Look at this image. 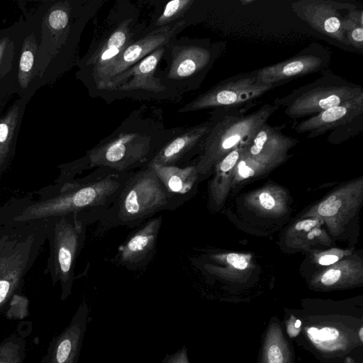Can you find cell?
<instances>
[{
    "label": "cell",
    "instance_id": "16",
    "mask_svg": "<svg viewBox=\"0 0 363 363\" xmlns=\"http://www.w3.org/2000/svg\"><path fill=\"white\" fill-rule=\"evenodd\" d=\"M363 96L330 108L295 124L297 133H308V138L320 135L329 130H337L362 119Z\"/></svg>",
    "mask_w": 363,
    "mask_h": 363
},
{
    "label": "cell",
    "instance_id": "25",
    "mask_svg": "<svg viewBox=\"0 0 363 363\" xmlns=\"http://www.w3.org/2000/svg\"><path fill=\"white\" fill-rule=\"evenodd\" d=\"M308 333L309 337L316 343L335 340L339 335L338 331L333 328H324L320 330L311 328L308 330Z\"/></svg>",
    "mask_w": 363,
    "mask_h": 363
},
{
    "label": "cell",
    "instance_id": "14",
    "mask_svg": "<svg viewBox=\"0 0 363 363\" xmlns=\"http://www.w3.org/2000/svg\"><path fill=\"white\" fill-rule=\"evenodd\" d=\"M165 45L160 47L134 65L110 79L100 91H138L168 96L167 91L156 77L157 66L163 57Z\"/></svg>",
    "mask_w": 363,
    "mask_h": 363
},
{
    "label": "cell",
    "instance_id": "8",
    "mask_svg": "<svg viewBox=\"0 0 363 363\" xmlns=\"http://www.w3.org/2000/svg\"><path fill=\"white\" fill-rule=\"evenodd\" d=\"M363 96V88L327 69L315 81L301 86L273 103L284 108L292 119L313 116L330 108Z\"/></svg>",
    "mask_w": 363,
    "mask_h": 363
},
{
    "label": "cell",
    "instance_id": "6",
    "mask_svg": "<svg viewBox=\"0 0 363 363\" xmlns=\"http://www.w3.org/2000/svg\"><path fill=\"white\" fill-rule=\"evenodd\" d=\"M9 226L11 233L0 250V312L20 294L27 273L47 240L45 218Z\"/></svg>",
    "mask_w": 363,
    "mask_h": 363
},
{
    "label": "cell",
    "instance_id": "10",
    "mask_svg": "<svg viewBox=\"0 0 363 363\" xmlns=\"http://www.w3.org/2000/svg\"><path fill=\"white\" fill-rule=\"evenodd\" d=\"M354 4L331 0H299L291 4L296 15L320 34L340 47L350 48L344 28V16Z\"/></svg>",
    "mask_w": 363,
    "mask_h": 363
},
{
    "label": "cell",
    "instance_id": "41",
    "mask_svg": "<svg viewBox=\"0 0 363 363\" xmlns=\"http://www.w3.org/2000/svg\"><path fill=\"white\" fill-rule=\"evenodd\" d=\"M362 331H363V328H360V330H359V337H360L361 341H362V340H363V337H362Z\"/></svg>",
    "mask_w": 363,
    "mask_h": 363
},
{
    "label": "cell",
    "instance_id": "30",
    "mask_svg": "<svg viewBox=\"0 0 363 363\" xmlns=\"http://www.w3.org/2000/svg\"><path fill=\"white\" fill-rule=\"evenodd\" d=\"M226 259L236 269H244L247 266V259L242 255L231 253L227 255Z\"/></svg>",
    "mask_w": 363,
    "mask_h": 363
},
{
    "label": "cell",
    "instance_id": "37",
    "mask_svg": "<svg viewBox=\"0 0 363 363\" xmlns=\"http://www.w3.org/2000/svg\"><path fill=\"white\" fill-rule=\"evenodd\" d=\"M11 226H6L0 231V250L5 245L11 233Z\"/></svg>",
    "mask_w": 363,
    "mask_h": 363
},
{
    "label": "cell",
    "instance_id": "39",
    "mask_svg": "<svg viewBox=\"0 0 363 363\" xmlns=\"http://www.w3.org/2000/svg\"><path fill=\"white\" fill-rule=\"evenodd\" d=\"M9 133L8 126L5 123H0V143H4Z\"/></svg>",
    "mask_w": 363,
    "mask_h": 363
},
{
    "label": "cell",
    "instance_id": "29",
    "mask_svg": "<svg viewBox=\"0 0 363 363\" xmlns=\"http://www.w3.org/2000/svg\"><path fill=\"white\" fill-rule=\"evenodd\" d=\"M161 363H189L187 355V348L183 346L174 353L167 354Z\"/></svg>",
    "mask_w": 363,
    "mask_h": 363
},
{
    "label": "cell",
    "instance_id": "21",
    "mask_svg": "<svg viewBox=\"0 0 363 363\" xmlns=\"http://www.w3.org/2000/svg\"><path fill=\"white\" fill-rule=\"evenodd\" d=\"M194 3V0H173L167 2L155 22L149 28H147V32L149 33L184 20V14Z\"/></svg>",
    "mask_w": 363,
    "mask_h": 363
},
{
    "label": "cell",
    "instance_id": "15",
    "mask_svg": "<svg viewBox=\"0 0 363 363\" xmlns=\"http://www.w3.org/2000/svg\"><path fill=\"white\" fill-rule=\"evenodd\" d=\"M89 322V307L84 300L68 325L51 341L40 363H78Z\"/></svg>",
    "mask_w": 363,
    "mask_h": 363
},
{
    "label": "cell",
    "instance_id": "23",
    "mask_svg": "<svg viewBox=\"0 0 363 363\" xmlns=\"http://www.w3.org/2000/svg\"><path fill=\"white\" fill-rule=\"evenodd\" d=\"M25 336L14 333L0 342V363H23L26 357Z\"/></svg>",
    "mask_w": 363,
    "mask_h": 363
},
{
    "label": "cell",
    "instance_id": "31",
    "mask_svg": "<svg viewBox=\"0 0 363 363\" xmlns=\"http://www.w3.org/2000/svg\"><path fill=\"white\" fill-rule=\"evenodd\" d=\"M340 276L341 272L340 270L332 269L323 274L321 281L325 285H332L338 281Z\"/></svg>",
    "mask_w": 363,
    "mask_h": 363
},
{
    "label": "cell",
    "instance_id": "33",
    "mask_svg": "<svg viewBox=\"0 0 363 363\" xmlns=\"http://www.w3.org/2000/svg\"><path fill=\"white\" fill-rule=\"evenodd\" d=\"M269 363H282L283 355L280 348L277 345H272L268 350Z\"/></svg>",
    "mask_w": 363,
    "mask_h": 363
},
{
    "label": "cell",
    "instance_id": "40",
    "mask_svg": "<svg viewBox=\"0 0 363 363\" xmlns=\"http://www.w3.org/2000/svg\"><path fill=\"white\" fill-rule=\"evenodd\" d=\"M301 325V322L300 320H296V322H295V327L298 328Z\"/></svg>",
    "mask_w": 363,
    "mask_h": 363
},
{
    "label": "cell",
    "instance_id": "22",
    "mask_svg": "<svg viewBox=\"0 0 363 363\" xmlns=\"http://www.w3.org/2000/svg\"><path fill=\"white\" fill-rule=\"evenodd\" d=\"M343 28L350 47L363 50V11L354 6L344 16Z\"/></svg>",
    "mask_w": 363,
    "mask_h": 363
},
{
    "label": "cell",
    "instance_id": "17",
    "mask_svg": "<svg viewBox=\"0 0 363 363\" xmlns=\"http://www.w3.org/2000/svg\"><path fill=\"white\" fill-rule=\"evenodd\" d=\"M211 125L209 118L202 123L184 130H180L157 152L148 164L182 166L189 154L196 147L202 145Z\"/></svg>",
    "mask_w": 363,
    "mask_h": 363
},
{
    "label": "cell",
    "instance_id": "19",
    "mask_svg": "<svg viewBox=\"0 0 363 363\" xmlns=\"http://www.w3.org/2000/svg\"><path fill=\"white\" fill-rule=\"evenodd\" d=\"M154 170L167 192L182 206L196 190L199 179L195 164L185 166H163L148 164Z\"/></svg>",
    "mask_w": 363,
    "mask_h": 363
},
{
    "label": "cell",
    "instance_id": "42",
    "mask_svg": "<svg viewBox=\"0 0 363 363\" xmlns=\"http://www.w3.org/2000/svg\"><path fill=\"white\" fill-rule=\"evenodd\" d=\"M3 48H4L3 44L0 45V55H1V52H2V50H3Z\"/></svg>",
    "mask_w": 363,
    "mask_h": 363
},
{
    "label": "cell",
    "instance_id": "28",
    "mask_svg": "<svg viewBox=\"0 0 363 363\" xmlns=\"http://www.w3.org/2000/svg\"><path fill=\"white\" fill-rule=\"evenodd\" d=\"M67 13L61 9L53 11L49 16V23L51 27L56 30L64 28L68 23Z\"/></svg>",
    "mask_w": 363,
    "mask_h": 363
},
{
    "label": "cell",
    "instance_id": "32",
    "mask_svg": "<svg viewBox=\"0 0 363 363\" xmlns=\"http://www.w3.org/2000/svg\"><path fill=\"white\" fill-rule=\"evenodd\" d=\"M33 64V55L29 51L26 50L21 55L20 60V68L23 72H28L32 68Z\"/></svg>",
    "mask_w": 363,
    "mask_h": 363
},
{
    "label": "cell",
    "instance_id": "7",
    "mask_svg": "<svg viewBox=\"0 0 363 363\" xmlns=\"http://www.w3.org/2000/svg\"><path fill=\"white\" fill-rule=\"evenodd\" d=\"M45 219L50 252L44 273L50 274L53 286L60 283V300L63 301L72 294L77 259L91 222L77 213Z\"/></svg>",
    "mask_w": 363,
    "mask_h": 363
},
{
    "label": "cell",
    "instance_id": "35",
    "mask_svg": "<svg viewBox=\"0 0 363 363\" xmlns=\"http://www.w3.org/2000/svg\"><path fill=\"white\" fill-rule=\"evenodd\" d=\"M238 169L239 174L243 178L253 176L255 174V171L250 166L246 164L243 160L239 162Z\"/></svg>",
    "mask_w": 363,
    "mask_h": 363
},
{
    "label": "cell",
    "instance_id": "43",
    "mask_svg": "<svg viewBox=\"0 0 363 363\" xmlns=\"http://www.w3.org/2000/svg\"><path fill=\"white\" fill-rule=\"evenodd\" d=\"M0 192H1V191H0Z\"/></svg>",
    "mask_w": 363,
    "mask_h": 363
},
{
    "label": "cell",
    "instance_id": "38",
    "mask_svg": "<svg viewBox=\"0 0 363 363\" xmlns=\"http://www.w3.org/2000/svg\"><path fill=\"white\" fill-rule=\"evenodd\" d=\"M338 260V257L336 255H327L323 256L319 259V264L321 265H330Z\"/></svg>",
    "mask_w": 363,
    "mask_h": 363
},
{
    "label": "cell",
    "instance_id": "18",
    "mask_svg": "<svg viewBox=\"0 0 363 363\" xmlns=\"http://www.w3.org/2000/svg\"><path fill=\"white\" fill-rule=\"evenodd\" d=\"M133 24V18L123 21L91 52L87 65L91 68L94 82L127 46L135 41Z\"/></svg>",
    "mask_w": 363,
    "mask_h": 363
},
{
    "label": "cell",
    "instance_id": "4",
    "mask_svg": "<svg viewBox=\"0 0 363 363\" xmlns=\"http://www.w3.org/2000/svg\"><path fill=\"white\" fill-rule=\"evenodd\" d=\"M225 47V42L210 38L175 37L165 45L163 57L167 67L156 72V77L179 96L182 92L197 89Z\"/></svg>",
    "mask_w": 363,
    "mask_h": 363
},
{
    "label": "cell",
    "instance_id": "26",
    "mask_svg": "<svg viewBox=\"0 0 363 363\" xmlns=\"http://www.w3.org/2000/svg\"><path fill=\"white\" fill-rule=\"evenodd\" d=\"M341 206V202L336 200L335 196H330L318 206V212L323 216H332L336 214Z\"/></svg>",
    "mask_w": 363,
    "mask_h": 363
},
{
    "label": "cell",
    "instance_id": "34",
    "mask_svg": "<svg viewBox=\"0 0 363 363\" xmlns=\"http://www.w3.org/2000/svg\"><path fill=\"white\" fill-rule=\"evenodd\" d=\"M259 201L262 207L265 209H272L275 205L273 197L266 192H263L259 195Z\"/></svg>",
    "mask_w": 363,
    "mask_h": 363
},
{
    "label": "cell",
    "instance_id": "2",
    "mask_svg": "<svg viewBox=\"0 0 363 363\" xmlns=\"http://www.w3.org/2000/svg\"><path fill=\"white\" fill-rule=\"evenodd\" d=\"M179 131L166 130L152 118L135 113L87 152L84 157L86 169L105 167L120 172L140 169Z\"/></svg>",
    "mask_w": 363,
    "mask_h": 363
},
{
    "label": "cell",
    "instance_id": "5",
    "mask_svg": "<svg viewBox=\"0 0 363 363\" xmlns=\"http://www.w3.org/2000/svg\"><path fill=\"white\" fill-rule=\"evenodd\" d=\"M250 107L217 108L211 111V125L202 144L203 154L195 164L199 176L223 153L229 152L241 143L246 144L279 108L274 103H266L247 113Z\"/></svg>",
    "mask_w": 363,
    "mask_h": 363
},
{
    "label": "cell",
    "instance_id": "27",
    "mask_svg": "<svg viewBox=\"0 0 363 363\" xmlns=\"http://www.w3.org/2000/svg\"><path fill=\"white\" fill-rule=\"evenodd\" d=\"M242 150L241 148L235 147L230 151L220 162V170L223 172L230 171L238 162Z\"/></svg>",
    "mask_w": 363,
    "mask_h": 363
},
{
    "label": "cell",
    "instance_id": "20",
    "mask_svg": "<svg viewBox=\"0 0 363 363\" xmlns=\"http://www.w3.org/2000/svg\"><path fill=\"white\" fill-rule=\"evenodd\" d=\"M284 125L272 126L268 123L262 125L245 145H248L249 154L256 156L269 149L284 150L296 142V140L282 134Z\"/></svg>",
    "mask_w": 363,
    "mask_h": 363
},
{
    "label": "cell",
    "instance_id": "1",
    "mask_svg": "<svg viewBox=\"0 0 363 363\" xmlns=\"http://www.w3.org/2000/svg\"><path fill=\"white\" fill-rule=\"evenodd\" d=\"M134 172L98 167L82 178L35 191L38 199H12L0 206V225L5 227L69 213H77L92 223L111 206Z\"/></svg>",
    "mask_w": 363,
    "mask_h": 363
},
{
    "label": "cell",
    "instance_id": "3",
    "mask_svg": "<svg viewBox=\"0 0 363 363\" xmlns=\"http://www.w3.org/2000/svg\"><path fill=\"white\" fill-rule=\"evenodd\" d=\"M181 206L167 192L152 168L147 164L133 173L99 220L106 228H135L155 214L174 211Z\"/></svg>",
    "mask_w": 363,
    "mask_h": 363
},
{
    "label": "cell",
    "instance_id": "36",
    "mask_svg": "<svg viewBox=\"0 0 363 363\" xmlns=\"http://www.w3.org/2000/svg\"><path fill=\"white\" fill-rule=\"evenodd\" d=\"M316 224V221L314 220H304L296 223L295 228L297 230H308Z\"/></svg>",
    "mask_w": 363,
    "mask_h": 363
},
{
    "label": "cell",
    "instance_id": "11",
    "mask_svg": "<svg viewBox=\"0 0 363 363\" xmlns=\"http://www.w3.org/2000/svg\"><path fill=\"white\" fill-rule=\"evenodd\" d=\"M330 51L313 43L294 56L257 69V81L262 84H286L296 78L329 69Z\"/></svg>",
    "mask_w": 363,
    "mask_h": 363
},
{
    "label": "cell",
    "instance_id": "9",
    "mask_svg": "<svg viewBox=\"0 0 363 363\" xmlns=\"http://www.w3.org/2000/svg\"><path fill=\"white\" fill-rule=\"evenodd\" d=\"M257 69L244 72L223 81L198 95L178 110L179 113L206 108L252 106V103L265 93L283 85L262 84L257 81Z\"/></svg>",
    "mask_w": 363,
    "mask_h": 363
},
{
    "label": "cell",
    "instance_id": "24",
    "mask_svg": "<svg viewBox=\"0 0 363 363\" xmlns=\"http://www.w3.org/2000/svg\"><path fill=\"white\" fill-rule=\"evenodd\" d=\"M28 299L18 294H15L9 301L6 316L9 319H23L28 315Z\"/></svg>",
    "mask_w": 363,
    "mask_h": 363
},
{
    "label": "cell",
    "instance_id": "12",
    "mask_svg": "<svg viewBox=\"0 0 363 363\" xmlns=\"http://www.w3.org/2000/svg\"><path fill=\"white\" fill-rule=\"evenodd\" d=\"M189 23L187 20L155 29L133 42L94 80L100 89L112 78L128 69L160 47L166 45L177 37Z\"/></svg>",
    "mask_w": 363,
    "mask_h": 363
},
{
    "label": "cell",
    "instance_id": "13",
    "mask_svg": "<svg viewBox=\"0 0 363 363\" xmlns=\"http://www.w3.org/2000/svg\"><path fill=\"white\" fill-rule=\"evenodd\" d=\"M162 222V216L152 217L133 230L117 250L116 264L132 271L146 267L156 253Z\"/></svg>",
    "mask_w": 363,
    "mask_h": 363
}]
</instances>
